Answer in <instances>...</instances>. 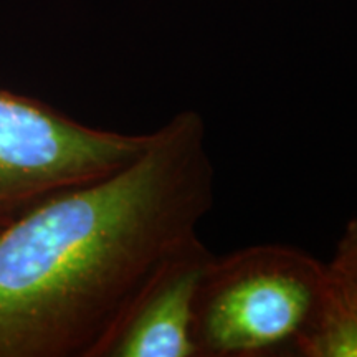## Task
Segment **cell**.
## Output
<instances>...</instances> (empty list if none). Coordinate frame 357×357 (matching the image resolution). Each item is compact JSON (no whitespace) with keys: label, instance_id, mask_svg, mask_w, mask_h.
I'll return each instance as SVG.
<instances>
[{"label":"cell","instance_id":"3957f363","mask_svg":"<svg viewBox=\"0 0 357 357\" xmlns=\"http://www.w3.org/2000/svg\"><path fill=\"white\" fill-rule=\"evenodd\" d=\"M149 134L84 126L33 98L0 91V230L43 200L134 162Z\"/></svg>","mask_w":357,"mask_h":357},{"label":"cell","instance_id":"6da1fadb","mask_svg":"<svg viewBox=\"0 0 357 357\" xmlns=\"http://www.w3.org/2000/svg\"><path fill=\"white\" fill-rule=\"evenodd\" d=\"M215 167L185 109L113 176L43 200L0 230V357H108L141 301L202 247Z\"/></svg>","mask_w":357,"mask_h":357},{"label":"cell","instance_id":"5b68a950","mask_svg":"<svg viewBox=\"0 0 357 357\" xmlns=\"http://www.w3.org/2000/svg\"><path fill=\"white\" fill-rule=\"evenodd\" d=\"M336 287V284H334ZM303 357H357V310L334 291L298 349Z\"/></svg>","mask_w":357,"mask_h":357},{"label":"cell","instance_id":"7a4b0ae2","mask_svg":"<svg viewBox=\"0 0 357 357\" xmlns=\"http://www.w3.org/2000/svg\"><path fill=\"white\" fill-rule=\"evenodd\" d=\"M334 291L328 265L298 248L257 245L213 257L195 300L199 354L298 356Z\"/></svg>","mask_w":357,"mask_h":357},{"label":"cell","instance_id":"8992f818","mask_svg":"<svg viewBox=\"0 0 357 357\" xmlns=\"http://www.w3.org/2000/svg\"><path fill=\"white\" fill-rule=\"evenodd\" d=\"M328 270L344 301L357 310V217L347 223Z\"/></svg>","mask_w":357,"mask_h":357},{"label":"cell","instance_id":"277c9868","mask_svg":"<svg viewBox=\"0 0 357 357\" xmlns=\"http://www.w3.org/2000/svg\"><path fill=\"white\" fill-rule=\"evenodd\" d=\"M212 258L202 245L174 263L132 312L108 357H200L194 311Z\"/></svg>","mask_w":357,"mask_h":357}]
</instances>
